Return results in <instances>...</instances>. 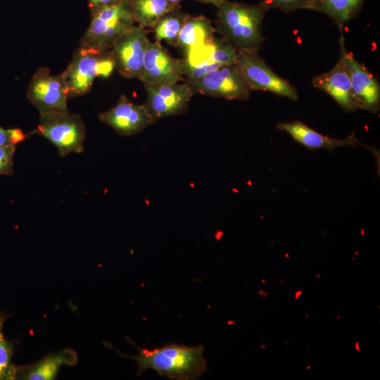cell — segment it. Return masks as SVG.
Segmentation results:
<instances>
[{"label": "cell", "instance_id": "cell-17", "mask_svg": "<svg viewBox=\"0 0 380 380\" xmlns=\"http://www.w3.org/2000/svg\"><path fill=\"white\" fill-rule=\"evenodd\" d=\"M77 353L70 348L47 355L42 360L28 365H17L16 379L53 380L57 376L62 365L77 364Z\"/></svg>", "mask_w": 380, "mask_h": 380}, {"label": "cell", "instance_id": "cell-19", "mask_svg": "<svg viewBox=\"0 0 380 380\" xmlns=\"http://www.w3.org/2000/svg\"><path fill=\"white\" fill-rule=\"evenodd\" d=\"M365 0H316L311 10L324 13L338 26L340 32L344 25L357 16Z\"/></svg>", "mask_w": 380, "mask_h": 380}, {"label": "cell", "instance_id": "cell-12", "mask_svg": "<svg viewBox=\"0 0 380 380\" xmlns=\"http://www.w3.org/2000/svg\"><path fill=\"white\" fill-rule=\"evenodd\" d=\"M339 47L340 56L344 63L359 109L377 112L380 106L378 80L346 50L343 32H341Z\"/></svg>", "mask_w": 380, "mask_h": 380}, {"label": "cell", "instance_id": "cell-18", "mask_svg": "<svg viewBox=\"0 0 380 380\" xmlns=\"http://www.w3.org/2000/svg\"><path fill=\"white\" fill-rule=\"evenodd\" d=\"M215 32L211 21L205 16L187 14L178 35L176 47L185 52L195 46L208 44L214 39Z\"/></svg>", "mask_w": 380, "mask_h": 380}, {"label": "cell", "instance_id": "cell-11", "mask_svg": "<svg viewBox=\"0 0 380 380\" xmlns=\"http://www.w3.org/2000/svg\"><path fill=\"white\" fill-rule=\"evenodd\" d=\"M144 87L147 94L144 105L154 122L165 117L185 113L194 94L186 82L184 84H145Z\"/></svg>", "mask_w": 380, "mask_h": 380}, {"label": "cell", "instance_id": "cell-2", "mask_svg": "<svg viewBox=\"0 0 380 380\" xmlns=\"http://www.w3.org/2000/svg\"><path fill=\"white\" fill-rule=\"evenodd\" d=\"M217 8L215 29L221 37L236 51H258L265 41L262 23L270 6L263 1L247 4L226 0Z\"/></svg>", "mask_w": 380, "mask_h": 380}, {"label": "cell", "instance_id": "cell-10", "mask_svg": "<svg viewBox=\"0 0 380 380\" xmlns=\"http://www.w3.org/2000/svg\"><path fill=\"white\" fill-rule=\"evenodd\" d=\"M148 42L146 30L139 25H134L114 41L110 51L120 75L139 79Z\"/></svg>", "mask_w": 380, "mask_h": 380}, {"label": "cell", "instance_id": "cell-1", "mask_svg": "<svg viewBox=\"0 0 380 380\" xmlns=\"http://www.w3.org/2000/svg\"><path fill=\"white\" fill-rule=\"evenodd\" d=\"M137 355L123 354L115 350L110 343H106L120 355L134 359L137 362V375L147 369H152L159 375L174 380H192L201 376L207 369L202 345L186 346L175 343L166 344L160 348L148 349L139 348Z\"/></svg>", "mask_w": 380, "mask_h": 380}, {"label": "cell", "instance_id": "cell-20", "mask_svg": "<svg viewBox=\"0 0 380 380\" xmlns=\"http://www.w3.org/2000/svg\"><path fill=\"white\" fill-rule=\"evenodd\" d=\"M130 4L135 23L145 29H153L164 15L181 7L167 0H130Z\"/></svg>", "mask_w": 380, "mask_h": 380}, {"label": "cell", "instance_id": "cell-21", "mask_svg": "<svg viewBox=\"0 0 380 380\" xmlns=\"http://www.w3.org/2000/svg\"><path fill=\"white\" fill-rule=\"evenodd\" d=\"M180 8L168 12L155 25L153 30L156 42L160 43L162 40H165L167 44L176 47L178 35L187 15L182 12Z\"/></svg>", "mask_w": 380, "mask_h": 380}, {"label": "cell", "instance_id": "cell-29", "mask_svg": "<svg viewBox=\"0 0 380 380\" xmlns=\"http://www.w3.org/2000/svg\"><path fill=\"white\" fill-rule=\"evenodd\" d=\"M167 1L173 4H179V3L183 0H167Z\"/></svg>", "mask_w": 380, "mask_h": 380}, {"label": "cell", "instance_id": "cell-4", "mask_svg": "<svg viewBox=\"0 0 380 380\" xmlns=\"http://www.w3.org/2000/svg\"><path fill=\"white\" fill-rule=\"evenodd\" d=\"M114 69L115 62L110 50L99 51L80 46L61 74L68 99L88 94L96 77L107 78Z\"/></svg>", "mask_w": 380, "mask_h": 380}, {"label": "cell", "instance_id": "cell-9", "mask_svg": "<svg viewBox=\"0 0 380 380\" xmlns=\"http://www.w3.org/2000/svg\"><path fill=\"white\" fill-rule=\"evenodd\" d=\"M26 96L40 115L68 112L65 84L61 74L53 75L46 67H41L34 73Z\"/></svg>", "mask_w": 380, "mask_h": 380}, {"label": "cell", "instance_id": "cell-3", "mask_svg": "<svg viewBox=\"0 0 380 380\" xmlns=\"http://www.w3.org/2000/svg\"><path fill=\"white\" fill-rule=\"evenodd\" d=\"M91 19L80 46L99 51L110 49L114 41L135 25L130 0L106 6L91 12Z\"/></svg>", "mask_w": 380, "mask_h": 380}, {"label": "cell", "instance_id": "cell-23", "mask_svg": "<svg viewBox=\"0 0 380 380\" xmlns=\"http://www.w3.org/2000/svg\"><path fill=\"white\" fill-rule=\"evenodd\" d=\"M271 8H277L285 13L300 9L311 10L316 0H262Z\"/></svg>", "mask_w": 380, "mask_h": 380}, {"label": "cell", "instance_id": "cell-24", "mask_svg": "<svg viewBox=\"0 0 380 380\" xmlns=\"http://www.w3.org/2000/svg\"><path fill=\"white\" fill-rule=\"evenodd\" d=\"M14 145H0V175L13 173Z\"/></svg>", "mask_w": 380, "mask_h": 380}, {"label": "cell", "instance_id": "cell-7", "mask_svg": "<svg viewBox=\"0 0 380 380\" xmlns=\"http://www.w3.org/2000/svg\"><path fill=\"white\" fill-rule=\"evenodd\" d=\"M236 64L247 80L251 90L270 91L293 101L298 100L296 88L267 65L257 51H237Z\"/></svg>", "mask_w": 380, "mask_h": 380}, {"label": "cell", "instance_id": "cell-13", "mask_svg": "<svg viewBox=\"0 0 380 380\" xmlns=\"http://www.w3.org/2000/svg\"><path fill=\"white\" fill-rule=\"evenodd\" d=\"M99 120L123 136L137 134L154 122L145 105H137L121 94L117 104L101 113Z\"/></svg>", "mask_w": 380, "mask_h": 380}, {"label": "cell", "instance_id": "cell-14", "mask_svg": "<svg viewBox=\"0 0 380 380\" xmlns=\"http://www.w3.org/2000/svg\"><path fill=\"white\" fill-rule=\"evenodd\" d=\"M180 59L172 57L157 42L149 41L140 80L144 84H163L183 80Z\"/></svg>", "mask_w": 380, "mask_h": 380}, {"label": "cell", "instance_id": "cell-6", "mask_svg": "<svg viewBox=\"0 0 380 380\" xmlns=\"http://www.w3.org/2000/svg\"><path fill=\"white\" fill-rule=\"evenodd\" d=\"M194 93L228 100H247L252 91L236 64H226L192 80H186Z\"/></svg>", "mask_w": 380, "mask_h": 380}, {"label": "cell", "instance_id": "cell-26", "mask_svg": "<svg viewBox=\"0 0 380 380\" xmlns=\"http://www.w3.org/2000/svg\"><path fill=\"white\" fill-rule=\"evenodd\" d=\"M90 11L92 12L98 8L106 6L114 5L123 0H87Z\"/></svg>", "mask_w": 380, "mask_h": 380}, {"label": "cell", "instance_id": "cell-5", "mask_svg": "<svg viewBox=\"0 0 380 380\" xmlns=\"http://www.w3.org/2000/svg\"><path fill=\"white\" fill-rule=\"evenodd\" d=\"M34 132L55 145L61 156L84 150L86 128L80 115L70 114L69 111L40 115Z\"/></svg>", "mask_w": 380, "mask_h": 380}, {"label": "cell", "instance_id": "cell-25", "mask_svg": "<svg viewBox=\"0 0 380 380\" xmlns=\"http://www.w3.org/2000/svg\"><path fill=\"white\" fill-rule=\"evenodd\" d=\"M10 143L16 146L18 144L24 141L26 138L24 132L19 128H12L7 129Z\"/></svg>", "mask_w": 380, "mask_h": 380}, {"label": "cell", "instance_id": "cell-30", "mask_svg": "<svg viewBox=\"0 0 380 380\" xmlns=\"http://www.w3.org/2000/svg\"><path fill=\"white\" fill-rule=\"evenodd\" d=\"M302 293L300 291L296 293V299L298 298V296H299Z\"/></svg>", "mask_w": 380, "mask_h": 380}, {"label": "cell", "instance_id": "cell-22", "mask_svg": "<svg viewBox=\"0 0 380 380\" xmlns=\"http://www.w3.org/2000/svg\"><path fill=\"white\" fill-rule=\"evenodd\" d=\"M8 317L7 314L0 312V380L16 379L17 365L12 360L14 346L3 331Z\"/></svg>", "mask_w": 380, "mask_h": 380}, {"label": "cell", "instance_id": "cell-28", "mask_svg": "<svg viewBox=\"0 0 380 380\" xmlns=\"http://www.w3.org/2000/svg\"><path fill=\"white\" fill-rule=\"evenodd\" d=\"M196 1L201 3H203V4H211L218 8L226 0H196Z\"/></svg>", "mask_w": 380, "mask_h": 380}, {"label": "cell", "instance_id": "cell-15", "mask_svg": "<svg viewBox=\"0 0 380 380\" xmlns=\"http://www.w3.org/2000/svg\"><path fill=\"white\" fill-rule=\"evenodd\" d=\"M312 86L328 94L346 111L359 109L342 58L329 72L315 76Z\"/></svg>", "mask_w": 380, "mask_h": 380}, {"label": "cell", "instance_id": "cell-16", "mask_svg": "<svg viewBox=\"0 0 380 380\" xmlns=\"http://www.w3.org/2000/svg\"><path fill=\"white\" fill-rule=\"evenodd\" d=\"M277 129L288 133L296 141L310 149L324 148L333 151L344 146H354L358 139L354 133L345 139H338L324 135L303 122L296 120L290 122H280Z\"/></svg>", "mask_w": 380, "mask_h": 380}, {"label": "cell", "instance_id": "cell-8", "mask_svg": "<svg viewBox=\"0 0 380 380\" xmlns=\"http://www.w3.org/2000/svg\"><path fill=\"white\" fill-rule=\"evenodd\" d=\"M180 59L183 76L186 80H196L226 64L236 63L237 51L223 38L195 46L184 52Z\"/></svg>", "mask_w": 380, "mask_h": 380}, {"label": "cell", "instance_id": "cell-27", "mask_svg": "<svg viewBox=\"0 0 380 380\" xmlns=\"http://www.w3.org/2000/svg\"><path fill=\"white\" fill-rule=\"evenodd\" d=\"M0 145H12L10 143L7 129L0 126Z\"/></svg>", "mask_w": 380, "mask_h": 380}]
</instances>
